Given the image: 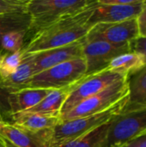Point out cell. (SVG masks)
<instances>
[{"label":"cell","instance_id":"cell-1","mask_svg":"<svg viewBox=\"0 0 146 147\" xmlns=\"http://www.w3.org/2000/svg\"><path fill=\"white\" fill-rule=\"evenodd\" d=\"M97 5L94 0L83 10L68 16L31 36L22 48V55L57 48L84 40L90 26L89 18Z\"/></svg>","mask_w":146,"mask_h":147},{"label":"cell","instance_id":"cell-2","mask_svg":"<svg viewBox=\"0 0 146 147\" xmlns=\"http://www.w3.org/2000/svg\"><path fill=\"white\" fill-rule=\"evenodd\" d=\"M94 0H28L27 10L31 23L26 34L27 41L37 32L64 17L77 14L92 3Z\"/></svg>","mask_w":146,"mask_h":147},{"label":"cell","instance_id":"cell-3","mask_svg":"<svg viewBox=\"0 0 146 147\" xmlns=\"http://www.w3.org/2000/svg\"><path fill=\"white\" fill-rule=\"evenodd\" d=\"M128 98L129 96L100 113L70 121H59L52 131L51 147L64 145L109 122L122 112L128 102Z\"/></svg>","mask_w":146,"mask_h":147},{"label":"cell","instance_id":"cell-4","mask_svg":"<svg viewBox=\"0 0 146 147\" xmlns=\"http://www.w3.org/2000/svg\"><path fill=\"white\" fill-rule=\"evenodd\" d=\"M86 71L83 57L70 60L34 75L27 88L53 90L70 87L83 79Z\"/></svg>","mask_w":146,"mask_h":147},{"label":"cell","instance_id":"cell-5","mask_svg":"<svg viewBox=\"0 0 146 147\" xmlns=\"http://www.w3.org/2000/svg\"><path fill=\"white\" fill-rule=\"evenodd\" d=\"M146 131V105L123 109L110 123L102 147H120Z\"/></svg>","mask_w":146,"mask_h":147},{"label":"cell","instance_id":"cell-6","mask_svg":"<svg viewBox=\"0 0 146 147\" xmlns=\"http://www.w3.org/2000/svg\"><path fill=\"white\" fill-rule=\"evenodd\" d=\"M128 96V78H125L114 83L98 94L83 101L67 114L61 116L60 121H70L100 113Z\"/></svg>","mask_w":146,"mask_h":147},{"label":"cell","instance_id":"cell-7","mask_svg":"<svg viewBox=\"0 0 146 147\" xmlns=\"http://www.w3.org/2000/svg\"><path fill=\"white\" fill-rule=\"evenodd\" d=\"M125 78H128L114 72L108 69L96 74L84 77L83 79H82L70 93L63 106L60 117L67 114L83 101L98 94L114 83Z\"/></svg>","mask_w":146,"mask_h":147},{"label":"cell","instance_id":"cell-8","mask_svg":"<svg viewBox=\"0 0 146 147\" xmlns=\"http://www.w3.org/2000/svg\"><path fill=\"white\" fill-rule=\"evenodd\" d=\"M131 51L130 44L117 45L101 40L85 41L83 50L87 66L85 77L106 70L115 57Z\"/></svg>","mask_w":146,"mask_h":147},{"label":"cell","instance_id":"cell-9","mask_svg":"<svg viewBox=\"0 0 146 147\" xmlns=\"http://www.w3.org/2000/svg\"><path fill=\"white\" fill-rule=\"evenodd\" d=\"M139 36L137 19L114 23H99L90 28L85 41H106L112 44H130Z\"/></svg>","mask_w":146,"mask_h":147},{"label":"cell","instance_id":"cell-10","mask_svg":"<svg viewBox=\"0 0 146 147\" xmlns=\"http://www.w3.org/2000/svg\"><path fill=\"white\" fill-rule=\"evenodd\" d=\"M84 43L85 39L67 46L28 54L33 61L35 74L59 64L83 58Z\"/></svg>","mask_w":146,"mask_h":147},{"label":"cell","instance_id":"cell-11","mask_svg":"<svg viewBox=\"0 0 146 147\" xmlns=\"http://www.w3.org/2000/svg\"><path fill=\"white\" fill-rule=\"evenodd\" d=\"M146 1L138 0L129 5L104 4L97 0V5L89 18L88 23L91 27L99 23H114L137 18L145 6Z\"/></svg>","mask_w":146,"mask_h":147},{"label":"cell","instance_id":"cell-12","mask_svg":"<svg viewBox=\"0 0 146 147\" xmlns=\"http://www.w3.org/2000/svg\"><path fill=\"white\" fill-rule=\"evenodd\" d=\"M52 130L30 131L3 121V135L13 147H51Z\"/></svg>","mask_w":146,"mask_h":147},{"label":"cell","instance_id":"cell-13","mask_svg":"<svg viewBox=\"0 0 146 147\" xmlns=\"http://www.w3.org/2000/svg\"><path fill=\"white\" fill-rule=\"evenodd\" d=\"M59 121L60 118L56 116L29 112H20L12 115L9 123L27 130L40 132L53 129Z\"/></svg>","mask_w":146,"mask_h":147},{"label":"cell","instance_id":"cell-14","mask_svg":"<svg viewBox=\"0 0 146 147\" xmlns=\"http://www.w3.org/2000/svg\"><path fill=\"white\" fill-rule=\"evenodd\" d=\"M77 84L63 89L52 90L40 103L27 110L26 112L56 116L60 118L63 106L67 100L70 93Z\"/></svg>","mask_w":146,"mask_h":147},{"label":"cell","instance_id":"cell-15","mask_svg":"<svg viewBox=\"0 0 146 147\" xmlns=\"http://www.w3.org/2000/svg\"><path fill=\"white\" fill-rule=\"evenodd\" d=\"M52 90L46 89L26 88L10 94L13 115L26 112L40 103Z\"/></svg>","mask_w":146,"mask_h":147},{"label":"cell","instance_id":"cell-16","mask_svg":"<svg viewBox=\"0 0 146 147\" xmlns=\"http://www.w3.org/2000/svg\"><path fill=\"white\" fill-rule=\"evenodd\" d=\"M145 65V59L142 54L131 51L115 57L110 62L107 69L126 78H130L144 68Z\"/></svg>","mask_w":146,"mask_h":147},{"label":"cell","instance_id":"cell-17","mask_svg":"<svg viewBox=\"0 0 146 147\" xmlns=\"http://www.w3.org/2000/svg\"><path fill=\"white\" fill-rule=\"evenodd\" d=\"M35 74L33 61L28 54L22 55V61L16 71L9 77L3 79V85L11 94L26 89Z\"/></svg>","mask_w":146,"mask_h":147},{"label":"cell","instance_id":"cell-18","mask_svg":"<svg viewBox=\"0 0 146 147\" xmlns=\"http://www.w3.org/2000/svg\"><path fill=\"white\" fill-rule=\"evenodd\" d=\"M129 98L124 109L146 105V65L139 71L128 78Z\"/></svg>","mask_w":146,"mask_h":147},{"label":"cell","instance_id":"cell-19","mask_svg":"<svg viewBox=\"0 0 146 147\" xmlns=\"http://www.w3.org/2000/svg\"><path fill=\"white\" fill-rule=\"evenodd\" d=\"M31 16L28 11L0 15V39L5 34L14 31L27 32L30 27Z\"/></svg>","mask_w":146,"mask_h":147},{"label":"cell","instance_id":"cell-20","mask_svg":"<svg viewBox=\"0 0 146 147\" xmlns=\"http://www.w3.org/2000/svg\"><path fill=\"white\" fill-rule=\"evenodd\" d=\"M111 121L76 140L57 147H102L108 135Z\"/></svg>","mask_w":146,"mask_h":147},{"label":"cell","instance_id":"cell-21","mask_svg":"<svg viewBox=\"0 0 146 147\" xmlns=\"http://www.w3.org/2000/svg\"><path fill=\"white\" fill-rule=\"evenodd\" d=\"M22 61V51L15 53L0 52V77L3 79L12 75Z\"/></svg>","mask_w":146,"mask_h":147},{"label":"cell","instance_id":"cell-22","mask_svg":"<svg viewBox=\"0 0 146 147\" xmlns=\"http://www.w3.org/2000/svg\"><path fill=\"white\" fill-rule=\"evenodd\" d=\"M27 32L14 31L3 35L0 39V52L15 53L22 50Z\"/></svg>","mask_w":146,"mask_h":147},{"label":"cell","instance_id":"cell-23","mask_svg":"<svg viewBox=\"0 0 146 147\" xmlns=\"http://www.w3.org/2000/svg\"><path fill=\"white\" fill-rule=\"evenodd\" d=\"M12 115L10 93L3 85V80L0 77V117L3 121L10 122Z\"/></svg>","mask_w":146,"mask_h":147},{"label":"cell","instance_id":"cell-24","mask_svg":"<svg viewBox=\"0 0 146 147\" xmlns=\"http://www.w3.org/2000/svg\"><path fill=\"white\" fill-rule=\"evenodd\" d=\"M28 0H0V15L28 11Z\"/></svg>","mask_w":146,"mask_h":147},{"label":"cell","instance_id":"cell-25","mask_svg":"<svg viewBox=\"0 0 146 147\" xmlns=\"http://www.w3.org/2000/svg\"><path fill=\"white\" fill-rule=\"evenodd\" d=\"M131 49L133 52H137L140 54H142L146 61V37L145 38H141L139 37L135 40L130 43Z\"/></svg>","mask_w":146,"mask_h":147},{"label":"cell","instance_id":"cell-26","mask_svg":"<svg viewBox=\"0 0 146 147\" xmlns=\"http://www.w3.org/2000/svg\"><path fill=\"white\" fill-rule=\"evenodd\" d=\"M137 24H138V30H139V36L141 38L146 37V4L144 7L141 13L138 16Z\"/></svg>","mask_w":146,"mask_h":147},{"label":"cell","instance_id":"cell-27","mask_svg":"<svg viewBox=\"0 0 146 147\" xmlns=\"http://www.w3.org/2000/svg\"><path fill=\"white\" fill-rule=\"evenodd\" d=\"M120 147H146V131Z\"/></svg>","mask_w":146,"mask_h":147},{"label":"cell","instance_id":"cell-28","mask_svg":"<svg viewBox=\"0 0 146 147\" xmlns=\"http://www.w3.org/2000/svg\"><path fill=\"white\" fill-rule=\"evenodd\" d=\"M3 121L0 117V146L1 147H10L9 143L4 139L3 135Z\"/></svg>","mask_w":146,"mask_h":147},{"label":"cell","instance_id":"cell-29","mask_svg":"<svg viewBox=\"0 0 146 147\" xmlns=\"http://www.w3.org/2000/svg\"><path fill=\"white\" fill-rule=\"evenodd\" d=\"M0 147H1V146H0Z\"/></svg>","mask_w":146,"mask_h":147}]
</instances>
